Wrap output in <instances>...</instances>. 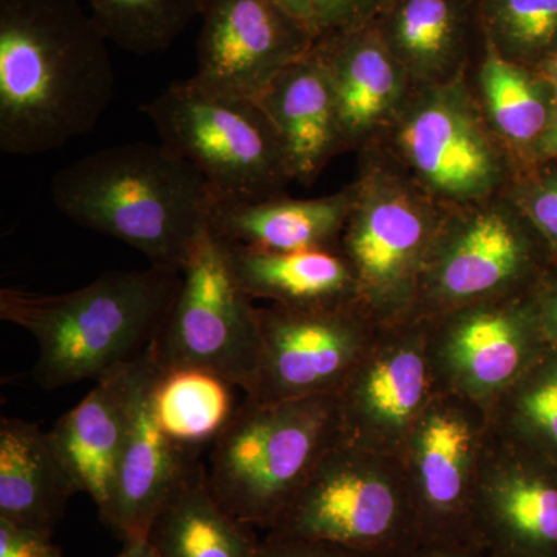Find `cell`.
<instances>
[{
  "instance_id": "cell-32",
  "label": "cell",
  "mask_w": 557,
  "mask_h": 557,
  "mask_svg": "<svg viewBox=\"0 0 557 557\" xmlns=\"http://www.w3.org/2000/svg\"><path fill=\"white\" fill-rule=\"evenodd\" d=\"M391 0H311L317 36L364 27L376 22Z\"/></svg>"
},
{
  "instance_id": "cell-28",
  "label": "cell",
  "mask_w": 557,
  "mask_h": 557,
  "mask_svg": "<svg viewBox=\"0 0 557 557\" xmlns=\"http://www.w3.org/2000/svg\"><path fill=\"white\" fill-rule=\"evenodd\" d=\"M494 431L557 467V350L549 347L490 406Z\"/></svg>"
},
{
  "instance_id": "cell-9",
  "label": "cell",
  "mask_w": 557,
  "mask_h": 557,
  "mask_svg": "<svg viewBox=\"0 0 557 557\" xmlns=\"http://www.w3.org/2000/svg\"><path fill=\"white\" fill-rule=\"evenodd\" d=\"M555 262L507 194L450 208L429 255L413 319L530 292Z\"/></svg>"
},
{
  "instance_id": "cell-2",
  "label": "cell",
  "mask_w": 557,
  "mask_h": 557,
  "mask_svg": "<svg viewBox=\"0 0 557 557\" xmlns=\"http://www.w3.org/2000/svg\"><path fill=\"white\" fill-rule=\"evenodd\" d=\"M51 199L76 225L178 273L209 233L218 203L193 164L164 143L148 141L109 146L67 164L51 180Z\"/></svg>"
},
{
  "instance_id": "cell-24",
  "label": "cell",
  "mask_w": 557,
  "mask_h": 557,
  "mask_svg": "<svg viewBox=\"0 0 557 557\" xmlns=\"http://www.w3.org/2000/svg\"><path fill=\"white\" fill-rule=\"evenodd\" d=\"M222 244L237 284L252 300L288 307L358 302L354 271L339 249L278 252Z\"/></svg>"
},
{
  "instance_id": "cell-12",
  "label": "cell",
  "mask_w": 557,
  "mask_h": 557,
  "mask_svg": "<svg viewBox=\"0 0 557 557\" xmlns=\"http://www.w3.org/2000/svg\"><path fill=\"white\" fill-rule=\"evenodd\" d=\"M531 289L426 319L429 358L438 388L490 408L536 364L552 346Z\"/></svg>"
},
{
  "instance_id": "cell-1",
  "label": "cell",
  "mask_w": 557,
  "mask_h": 557,
  "mask_svg": "<svg viewBox=\"0 0 557 557\" xmlns=\"http://www.w3.org/2000/svg\"><path fill=\"white\" fill-rule=\"evenodd\" d=\"M109 39L78 0H0V150L30 157L90 134L115 90Z\"/></svg>"
},
{
  "instance_id": "cell-18",
  "label": "cell",
  "mask_w": 557,
  "mask_h": 557,
  "mask_svg": "<svg viewBox=\"0 0 557 557\" xmlns=\"http://www.w3.org/2000/svg\"><path fill=\"white\" fill-rule=\"evenodd\" d=\"M332 79L346 150L366 149L391 127L413 86L375 22L319 36L314 44Z\"/></svg>"
},
{
  "instance_id": "cell-37",
  "label": "cell",
  "mask_w": 557,
  "mask_h": 557,
  "mask_svg": "<svg viewBox=\"0 0 557 557\" xmlns=\"http://www.w3.org/2000/svg\"><path fill=\"white\" fill-rule=\"evenodd\" d=\"M553 160H557V100L547 129H545L541 141L537 143L536 150H534L533 164Z\"/></svg>"
},
{
  "instance_id": "cell-23",
  "label": "cell",
  "mask_w": 557,
  "mask_h": 557,
  "mask_svg": "<svg viewBox=\"0 0 557 557\" xmlns=\"http://www.w3.org/2000/svg\"><path fill=\"white\" fill-rule=\"evenodd\" d=\"M79 493L49 432L20 418L0 420V519L53 533Z\"/></svg>"
},
{
  "instance_id": "cell-26",
  "label": "cell",
  "mask_w": 557,
  "mask_h": 557,
  "mask_svg": "<svg viewBox=\"0 0 557 557\" xmlns=\"http://www.w3.org/2000/svg\"><path fill=\"white\" fill-rule=\"evenodd\" d=\"M475 75L487 123L515 160L518 172L530 168L555 109V87L537 69L502 58L485 39Z\"/></svg>"
},
{
  "instance_id": "cell-35",
  "label": "cell",
  "mask_w": 557,
  "mask_h": 557,
  "mask_svg": "<svg viewBox=\"0 0 557 557\" xmlns=\"http://www.w3.org/2000/svg\"><path fill=\"white\" fill-rule=\"evenodd\" d=\"M394 557H496L475 539H418Z\"/></svg>"
},
{
  "instance_id": "cell-13",
  "label": "cell",
  "mask_w": 557,
  "mask_h": 557,
  "mask_svg": "<svg viewBox=\"0 0 557 557\" xmlns=\"http://www.w3.org/2000/svg\"><path fill=\"white\" fill-rule=\"evenodd\" d=\"M259 313L262 358L247 397L260 401L336 394L383 327L357 300Z\"/></svg>"
},
{
  "instance_id": "cell-39",
  "label": "cell",
  "mask_w": 557,
  "mask_h": 557,
  "mask_svg": "<svg viewBox=\"0 0 557 557\" xmlns=\"http://www.w3.org/2000/svg\"><path fill=\"white\" fill-rule=\"evenodd\" d=\"M115 557H160L156 548L150 545L148 539H141V541L126 542L123 552Z\"/></svg>"
},
{
  "instance_id": "cell-6",
  "label": "cell",
  "mask_w": 557,
  "mask_h": 557,
  "mask_svg": "<svg viewBox=\"0 0 557 557\" xmlns=\"http://www.w3.org/2000/svg\"><path fill=\"white\" fill-rule=\"evenodd\" d=\"M375 146L432 199L467 207L507 190L518 168L494 134L468 73L413 89ZM369 148V146H368Z\"/></svg>"
},
{
  "instance_id": "cell-5",
  "label": "cell",
  "mask_w": 557,
  "mask_h": 557,
  "mask_svg": "<svg viewBox=\"0 0 557 557\" xmlns=\"http://www.w3.org/2000/svg\"><path fill=\"white\" fill-rule=\"evenodd\" d=\"M351 185L339 251L354 271L358 304L381 325L413 319L429 255L450 208L375 146L362 149Z\"/></svg>"
},
{
  "instance_id": "cell-8",
  "label": "cell",
  "mask_w": 557,
  "mask_h": 557,
  "mask_svg": "<svg viewBox=\"0 0 557 557\" xmlns=\"http://www.w3.org/2000/svg\"><path fill=\"white\" fill-rule=\"evenodd\" d=\"M267 533L397 555L420 539L401 458L339 442Z\"/></svg>"
},
{
  "instance_id": "cell-3",
  "label": "cell",
  "mask_w": 557,
  "mask_h": 557,
  "mask_svg": "<svg viewBox=\"0 0 557 557\" xmlns=\"http://www.w3.org/2000/svg\"><path fill=\"white\" fill-rule=\"evenodd\" d=\"M182 273L109 271L64 295L0 289V319L27 330L39 347L33 379L44 388L101 381L134 364L156 343Z\"/></svg>"
},
{
  "instance_id": "cell-36",
  "label": "cell",
  "mask_w": 557,
  "mask_h": 557,
  "mask_svg": "<svg viewBox=\"0 0 557 557\" xmlns=\"http://www.w3.org/2000/svg\"><path fill=\"white\" fill-rule=\"evenodd\" d=\"M531 293L548 344L557 350V262L545 271Z\"/></svg>"
},
{
  "instance_id": "cell-31",
  "label": "cell",
  "mask_w": 557,
  "mask_h": 557,
  "mask_svg": "<svg viewBox=\"0 0 557 557\" xmlns=\"http://www.w3.org/2000/svg\"><path fill=\"white\" fill-rule=\"evenodd\" d=\"M505 194L541 234L557 262V160L516 172Z\"/></svg>"
},
{
  "instance_id": "cell-16",
  "label": "cell",
  "mask_w": 557,
  "mask_h": 557,
  "mask_svg": "<svg viewBox=\"0 0 557 557\" xmlns=\"http://www.w3.org/2000/svg\"><path fill=\"white\" fill-rule=\"evenodd\" d=\"M472 530L496 557H557V467L493 428L480 465Z\"/></svg>"
},
{
  "instance_id": "cell-14",
  "label": "cell",
  "mask_w": 557,
  "mask_h": 557,
  "mask_svg": "<svg viewBox=\"0 0 557 557\" xmlns=\"http://www.w3.org/2000/svg\"><path fill=\"white\" fill-rule=\"evenodd\" d=\"M437 391L426 319L383 325L336 392L343 442L399 456L410 429Z\"/></svg>"
},
{
  "instance_id": "cell-20",
  "label": "cell",
  "mask_w": 557,
  "mask_h": 557,
  "mask_svg": "<svg viewBox=\"0 0 557 557\" xmlns=\"http://www.w3.org/2000/svg\"><path fill=\"white\" fill-rule=\"evenodd\" d=\"M375 24L413 89L467 75L483 42L475 0H391Z\"/></svg>"
},
{
  "instance_id": "cell-10",
  "label": "cell",
  "mask_w": 557,
  "mask_h": 557,
  "mask_svg": "<svg viewBox=\"0 0 557 557\" xmlns=\"http://www.w3.org/2000/svg\"><path fill=\"white\" fill-rule=\"evenodd\" d=\"M153 355L163 370H207L245 395L255 391L262 358L259 309L237 284L225 247L211 231L182 270Z\"/></svg>"
},
{
  "instance_id": "cell-4",
  "label": "cell",
  "mask_w": 557,
  "mask_h": 557,
  "mask_svg": "<svg viewBox=\"0 0 557 557\" xmlns=\"http://www.w3.org/2000/svg\"><path fill=\"white\" fill-rule=\"evenodd\" d=\"M339 442L336 394L282 401L245 395L211 445L208 485L233 518L270 531Z\"/></svg>"
},
{
  "instance_id": "cell-29",
  "label": "cell",
  "mask_w": 557,
  "mask_h": 557,
  "mask_svg": "<svg viewBox=\"0 0 557 557\" xmlns=\"http://www.w3.org/2000/svg\"><path fill=\"white\" fill-rule=\"evenodd\" d=\"M90 14L109 42L149 57L170 49L190 22L200 16L203 0H87Z\"/></svg>"
},
{
  "instance_id": "cell-34",
  "label": "cell",
  "mask_w": 557,
  "mask_h": 557,
  "mask_svg": "<svg viewBox=\"0 0 557 557\" xmlns=\"http://www.w3.org/2000/svg\"><path fill=\"white\" fill-rule=\"evenodd\" d=\"M53 533L0 519V557H62Z\"/></svg>"
},
{
  "instance_id": "cell-11",
  "label": "cell",
  "mask_w": 557,
  "mask_h": 557,
  "mask_svg": "<svg viewBox=\"0 0 557 557\" xmlns=\"http://www.w3.org/2000/svg\"><path fill=\"white\" fill-rule=\"evenodd\" d=\"M491 434L490 408L456 392L438 388L418 417L399 458L420 539H475L472 504Z\"/></svg>"
},
{
  "instance_id": "cell-25",
  "label": "cell",
  "mask_w": 557,
  "mask_h": 557,
  "mask_svg": "<svg viewBox=\"0 0 557 557\" xmlns=\"http://www.w3.org/2000/svg\"><path fill=\"white\" fill-rule=\"evenodd\" d=\"M148 541L160 557H256L260 544L255 528L219 504L201 461L160 509Z\"/></svg>"
},
{
  "instance_id": "cell-30",
  "label": "cell",
  "mask_w": 557,
  "mask_h": 557,
  "mask_svg": "<svg viewBox=\"0 0 557 557\" xmlns=\"http://www.w3.org/2000/svg\"><path fill=\"white\" fill-rule=\"evenodd\" d=\"M483 39L505 60L541 69L557 51V0H475Z\"/></svg>"
},
{
  "instance_id": "cell-15",
  "label": "cell",
  "mask_w": 557,
  "mask_h": 557,
  "mask_svg": "<svg viewBox=\"0 0 557 557\" xmlns=\"http://www.w3.org/2000/svg\"><path fill=\"white\" fill-rule=\"evenodd\" d=\"M194 83L256 101L282 70L309 54L317 33L273 0H203Z\"/></svg>"
},
{
  "instance_id": "cell-22",
  "label": "cell",
  "mask_w": 557,
  "mask_h": 557,
  "mask_svg": "<svg viewBox=\"0 0 557 557\" xmlns=\"http://www.w3.org/2000/svg\"><path fill=\"white\" fill-rule=\"evenodd\" d=\"M354 196V185H348L319 199L218 201L209 231L225 244L263 251L339 249Z\"/></svg>"
},
{
  "instance_id": "cell-33",
  "label": "cell",
  "mask_w": 557,
  "mask_h": 557,
  "mask_svg": "<svg viewBox=\"0 0 557 557\" xmlns=\"http://www.w3.org/2000/svg\"><path fill=\"white\" fill-rule=\"evenodd\" d=\"M395 556V555H394ZM383 553L362 552L330 544V542L306 541V539L282 537L267 533L259 544L256 557H394Z\"/></svg>"
},
{
  "instance_id": "cell-27",
  "label": "cell",
  "mask_w": 557,
  "mask_h": 557,
  "mask_svg": "<svg viewBox=\"0 0 557 557\" xmlns=\"http://www.w3.org/2000/svg\"><path fill=\"white\" fill-rule=\"evenodd\" d=\"M233 387L207 370H163L152 394L161 431L186 448L203 450L236 412Z\"/></svg>"
},
{
  "instance_id": "cell-7",
  "label": "cell",
  "mask_w": 557,
  "mask_h": 557,
  "mask_svg": "<svg viewBox=\"0 0 557 557\" xmlns=\"http://www.w3.org/2000/svg\"><path fill=\"white\" fill-rule=\"evenodd\" d=\"M161 143L193 164L218 201L284 196L293 180L276 129L258 102L175 81L141 106Z\"/></svg>"
},
{
  "instance_id": "cell-40",
  "label": "cell",
  "mask_w": 557,
  "mask_h": 557,
  "mask_svg": "<svg viewBox=\"0 0 557 557\" xmlns=\"http://www.w3.org/2000/svg\"><path fill=\"white\" fill-rule=\"evenodd\" d=\"M539 72H541L542 75L552 83V86L555 87L557 91V51L544 67L539 69Z\"/></svg>"
},
{
  "instance_id": "cell-38",
  "label": "cell",
  "mask_w": 557,
  "mask_h": 557,
  "mask_svg": "<svg viewBox=\"0 0 557 557\" xmlns=\"http://www.w3.org/2000/svg\"><path fill=\"white\" fill-rule=\"evenodd\" d=\"M273 2L287 10L293 16L307 22L313 28V25H311V0H273Z\"/></svg>"
},
{
  "instance_id": "cell-21",
  "label": "cell",
  "mask_w": 557,
  "mask_h": 557,
  "mask_svg": "<svg viewBox=\"0 0 557 557\" xmlns=\"http://www.w3.org/2000/svg\"><path fill=\"white\" fill-rule=\"evenodd\" d=\"M256 102L276 129L293 182L310 186L346 152L332 79L314 47L282 70Z\"/></svg>"
},
{
  "instance_id": "cell-19",
  "label": "cell",
  "mask_w": 557,
  "mask_h": 557,
  "mask_svg": "<svg viewBox=\"0 0 557 557\" xmlns=\"http://www.w3.org/2000/svg\"><path fill=\"white\" fill-rule=\"evenodd\" d=\"M143 358L98 381L94 391L49 432L79 493L94 498L100 515L108 508L129 434Z\"/></svg>"
},
{
  "instance_id": "cell-17",
  "label": "cell",
  "mask_w": 557,
  "mask_h": 557,
  "mask_svg": "<svg viewBox=\"0 0 557 557\" xmlns=\"http://www.w3.org/2000/svg\"><path fill=\"white\" fill-rule=\"evenodd\" d=\"M161 372L152 346L143 358L129 434L108 508L100 515L124 544L148 539L160 509L190 469L200 463L203 453L180 445L161 431L152 405Z\"/></svg>"
}]
</instances>
